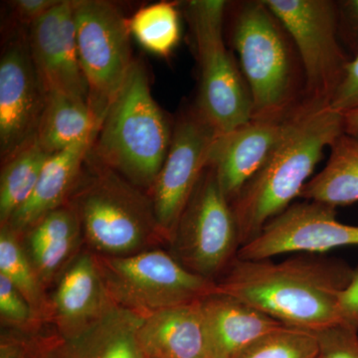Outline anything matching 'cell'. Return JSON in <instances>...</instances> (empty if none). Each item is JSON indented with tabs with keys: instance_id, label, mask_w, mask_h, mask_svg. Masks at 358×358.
<instances>
[{
	"instance_id": "27",
	"label": "cell",
	"mask_w": 358,
	"mask_h": 358,
	"mask_svg": "<svg viewBox=\"0 0 358 358\" xmlns=\"http://www.w3.org/2000/svg\"><path fill=\"white\" fill-rule=\"evenodd\" d=\"M319 343L313 331L284 327L259 338L237 358H317Z\"/></svg>"
},
{
	"instance_id": "25",
	"label": "cell",
	"mask_w": 358,
	"mask_h": 358,
	"mask_svg": "<svg viewBox=\"0 0 358 358\" xmlns=\"http://www.w3.org/2000/svg\"><path fill=\"white\" fill-rule=\"evenodd\" d=\"M0 275L24 296L40 324H46L49 296L26 254L20 235L7 225L0 230Z\"/></svg>"
},
{
	"instance_id": "12",
	"label": "cell",
	"mask_w": 358,
	"mask_h": 358,
	"mask_svg": "<svg viewBox=\"0 0 358 358\" xmlns=\"http://www.w3.org/2000/svg\"><path fill=\"white\" fill-rule=\"evenodd\" d=\"M358 246V226L339 222L336 207L303 200L272 219L238 252L242 260H265L282 254H324Z\"/></svg>"
},
{
	"instance_id": "6",
	"label": "cell",
	"mask_w": 358,
	"mask_h": 358,
	"mask_svg": "<svg viewBox=\"0 0 358 358\" xmlns=\"http://www.w3.org/2000/svg\"><path fill=\"white\" fill-rule=\"evenodd\" d=\"M228 2L192 0L185 3L199 66V91L195 107L218 134L251 122L252 103L241 69L224 41Z\"/></svg>"
},
{
	"instance_id": "19",
	"label": "cell",
	"mask_w": 358,
	"mask_h": 358,
	"mask_svg": "<svg viewBox=\"0 0 358 358\" xmlns=\"http://www.w3.org/2000/svg\"><path fill=\"white\" fill-rule=\"evenodd\" d=\"M21 236L42 287L56 281L81 253V223L69 203L49 212Z\"/></svg>"
},
{
	"instance_id": "21",
	"label": "cell",
	"mask_w": 358,
	"mask_h": 358,
	"mask_svg": "<svg viewBox=\"0 0 358 358\" xmlns=\"http://www.w3.org/2000/svg\"><path fill=\"white\" fill-rule=\"evenodd\" d=\"M95 136L51 155L42 169L32 194L6 225L21 236L49 212L67 203L83 173Z\"/></svg>"
},
{
	"instance_id": "31",
	"label": "cell",
	"mask_w": 358,
	"mask_h": 358,
	"mask_svg": "<svg viewBox=\"0 0 358 358\" xmlns=\"http://www.w3.org/2000/svg\"><path fill=\"white\" fill-rule=\"evenodd\" d=\"M338 308L343 324L358 331V268L339 296Z\"/></svg>"
},
{
	"instance_id": "1",
	"label": "cell",
	"mask_w": 358,
	"mask_h": 358,
	"mask_svg": "<svg viewBox=\"0 0 358 358\" xmlns=\"http://www.w3.org/2000/svg\"><path fill=\"white\" fill-rule=\"evenodd\" d=\"M353 270L324 254H294L280 262L236 258L216 285L219 293L234 296L286 326L315 333L343 324L339 296Z\"/></svg>"
},
{
	"instance_id": "30",
	"label": "cell",
	"mask_w": 358,
	"mask_h": 358,
	"mask_svg": "<svg viewBox=\"0 0 358 358\" xmlns=\"http://www.w3.org/2000/svg\"><path fill=\"white\" fill-rule=\"evenodd\" d=\"M329 107L343 115L358 110V51L346 66L345 76L334 93Z\"/></svg>"
},
{
	"instance_id": "11",
	"label": "cell",
	"mask_w": 358,
	"mask_h": 358,
	"mask_svg": "<svg viewBox=\"0 0 358 358\" xmlns=\"http://www.w3.org/2000/svg\"><path fill=\"white\" fill-rule=\"evenodd\" d=\"M217 134L195 106L181 110L174 122L166 159L148 192L166 244H171L179 219L208 166Z\"/></svg>"
},
{
	"instance_id": "23",
	"label": "cell",
	"mask_w": 358,
	"mask_h": 358,
	"mask_svg": "<svg viewBox=\"0 0 358 358\" xmlns=\"http://www.w3.org/2000/svg\"><path fill=\"white\" fill-rule=\"evenodd\" d=\"M324 169L310 179L300 199L329 206L358 202V140L343 133L331 145Z\"/></svg>"
},
{
	"instance_id": "17",
	"label": "cell",
	"mask_w": 358,
	"mask_h": 358,
	"mask_svg": "<svg viewBox=\"0 0 358 358\" xmlns=\"http://www.w3.org/2000/svg\"><path fill=\"white\" fill-rule=\"evenodd\" d=\"M293 117L282 122L251 121L229 133L217 134L208 166L215 171L230 204L288 133Z\"/></svg>"
},
{
	"instance_id": "2",
	"label": "cell",
	"mask_w": 358,
	"mask_h": 358,
	"mask_svg": "<svg viewBox=\"0 0 358 358\" xmlns=\"http://www.w3.org/2000/svg\"><path fill=\"white\" fill-rule=\"evenodd\" d=\"M343 133V115L331 107L303 106L294 115L288 133L231 204L241 247L300 197L324 148Z\"/></svg>"
},
{
	"instance_id": "24",
	"label": "cell",
	"mask_w": 358,
	"mask_h": 358,
	"mask_svg": "<svg viewBox=\"0 0 358 358\" xmlns=\"http://www.w3.org/2000/svg\"><path fill=\"white\" fill-rule=\"evenodd\" d=\"M50 157L35 140L2 162L0 174L1 226L8 223L14 213L29 199Z\"/></svg>"
},
{
	"instance_id": "32",
	"label": "cell",
	"mask_w": 358,
	"mask_h": 358,
	"mask_svg": "<svg viewBox=\"0 0 358 358\" xmlns=\"http://www.w3.org/2000/svg\"><path fill=\"white\" fill-rule=\"evenodd\" d=\"M60 0H16L10 2V6L13 7L16 18L29 27L32 23L57 6Z\"/></svg>"
},
{
	"instance_id": "35",
	"label": "cell",
	"mask_w": 358,
	"mask_h": 358,
	"mask_svg": "<svg viewBox=\"0 0 358 358\" xmlns=\"http://www.w3.org/2000/svg\"><path fill=\"white\" fill-rule=\"evenodd\" d=\"M343 131L358 140V110L343 115Z\"/></svg>"
},
{
	"instance_id": "20",
	"label": "cell",
	"mask_w": 358,
	"mask_h": 358,
	"mask_svg": "<svg viewBox=\"0 0 358 358\" xmlns=\"http://www.w3.org/2000/svg\"><path fill=\"white\" fill-rule=\"evenodd\" d=\"M201 301L143 317L138 341L145 358H207Z\"/></svg>"
},
{
	"instance_id": "22",
	"label": "cell",
	"mask_w": 358,
	"mask_h": 358,
	"mask_svg": "<svg viewBox=\"0 0 358 358\" xmlns=\"http://www.w3.org/2000/svg\"><path fill=\"white\" fill-rule=\"evenodd\" d=\"M100 124L87 101L51 93L47 96L35 140L47 155H53L95 136Z\"/></svg>"
},
{
	"instance_id": "4",
	"label": "cell",
	"mask_w": 358,
	"mask_h": 358,
	"mask_svg": "<svg viewBox=\"0 0 358 358\" xmlns=\"http://www.w3.org/2000/svg\"><path fill=\"white\" fill-rule=\"evenodd\" d=\"M173 128L152 95L145 65L134 60L103 115L89 157L148 193L166 159Z\"/></svg>"
},
{
	"instance_id": "26",
	"label": "cell",
	"mask_w": 358,
	"mask_h": 358,
	"mask_svg": "<svg viewBox=\"0 0 358 358\" xmlns=\"http://www.w3.org/2000/svg\"><path fill=\"white\" fill-rule=\"evenodd\" d=\"M129 31L148 52L167 56L181 37L180 20L176 6L159 2L140 9L129 20Z\"/></svg>"
},
{
	"instance_id": "33",
	"label": "cell",
	"mask_w": 358,
	"mask_h": 358,
	"mask_svg": "<svg viewBox=\"0 0 358 358\" xmlns=\"http://www.w3.org/2000/svg\"><path fill=\"white\" fill-rule=\"evenodd\" d=\"M338 7L339 31L358 47V0L339 2Z\"/></svg>"
},
{
	"instance_id": "3",
	"label": "cell",
	"mask_w": 358,
	"mask_h": 358,
	"mask_svg": "<svg viewBox=\"0 0 358 358\" xmlns=\"http://www.w3.org/2000/svg\"><path fill=\"white\" fill-rule=\"evenodd\" d=\"M232 20V43L251 96V121L291 119L306 103L305 73L293 39L264 0L240 2Z\"/></svg>"
},
{
	"instance_id": "5",
	"label": "cell",
	"mask_w": 358,
	"mask_h": 358,
	"mask_svg": "<svg viewBox=\"0 0 358 358\" xmlns=\"http://www.w3.org/2000/svg\"><path fill=\"white\" fill-rule=\"evenodd\" d=\"M67 203L81 223L84 243L96 256H131L166 244L148 193L89 154Z\"/></svg>"
},
{
	"instance_id": "16",
	"label": "cell",
	"mask_w": 358,
	"mask_h": 358,
	"mask_svg": "<svg viewBox=\"0 0 358 358\" xmlns=\"http://www.w3.org/2000/svg\"><path fill=\"white\" fill-rule=\"evenodd\" d=\"M114 307L95 254L85 250L59 278L49 296L46 324L69 338L82 333Z\"/></svg>"
},
{
	"instance_id": "14",
	"label": "cell",
	"mask_w": 358,
	"mask_h": 358,
	"mask_svg": "<svg viewBox=\"0 0 358 358\" xmlns=\"http://www.w3.org/2000/svg\"><path fill=\"white\" fill-rule=\"evenodd\" d=\"M143 317L115 306L82 333L63 336L43 326L29 333L11 331L26 358H145L138 331Z\"/></svg>"
},
{
	"instance_id": "18",
	"label": "cell",
	"mask_w": 358,
	"mask_h": 358,
	"mask_svg": "<svg viewBox=\"0 0 358 358\" xmlns=\"http://www.w3.org/2000/svg\"><path fill=\"white\" fill-rule=\"evenodd\" d=\"M201 305L207 358H237L259 338L288 327L219 292L202 299Z\"/></svg>"
},
{
	"instance_id": "10",
	"label": "cell",
	"mask_w": 358,
	"mask_h": 358,
	"mask_svg": "<svg viewBox=\"0 0 358 358\" xmlns=\"http://www.w3.org/2000/svg\"><path fill=\"white\" fill-rule=\"evenodd\" d=\"M73 9L89 103L102 121L134 62L129 20L114 4L103 0H76Z\"/></svg>"
},
{
	"instance_id": "7",
	"label": "cell",
	"mask_w": 358,
	"mask_h": 358,
	"mask_svg": "<svg viewBox=\"0 0 358 358\" xmlns=\"http://www.w3.org/2000/svg\"><path fill=\"white\" fill-rule=\"evenodd\" d=\"M110 298L143 317L217 293L212 280L194 274L157 248L127 257L96 256Z\"/></svg>"
},
{
	"instance_id": "28",
	"label": "cell",
	"mask_w": 358,
	"mask_h": 358,
	"mask_svg": "<svg viewBox=\"0 0 358 358\" xmlns=\"http://www.w3.org/2000/svg\"><path fill=\"white\" fill-rule=\"evenodd\" d=\"M0 317L2 322L22 333L42 327L24 296L2 275H0Z\"/></svg>"
},
{
	"instance_id": "13",
	"label": "cell",
	"mask_w": 358,
	"mask_h": 358,
	"mask_svg": "<svg viewBox=\"0 0 358 358\" xmlns=\"http://www.w3.org/2000/svg\"><path fill=\"white\" fill-rule=\"evenodd\" d=\"M47 96L33 65L27 32H18L0 58L1 162L35 141Z\"/></svg>"
},
{
	"instance_id": "29",
	"label": "cell",
	"mask_w": 358,
	"mask_h": 358,
	"mask_svg": "<svg viewBox=\"0 0 358 358\" xmlns=\"http://www.w3.org/2000/svg\"><path fill=\"white\" fill-rule=\"evenodd\" d=\"M319 343L317 358H358V331L338 324L315 331Z\"/></svg>"
},
{
	"instance_id": "9",
	"label": "cell",
	"mask_w": 358,
	"mask_h": 358,
	"mask_svg": "<svg viewBox=\"0 0 358 358\" xmlns=\"http://www.w3.org/2000/svg\"><path fill=\"white\" fill-rule=\"evenodd\" d=\"M169 245L186 268L214 282L236 260L241 248L236 218L211 166L202 174Z\"/></svg>"
},
{
	"instance_id": "34",
	"label": "cell",
	"mask_w": 358,
	"mask_h": 358,
	"mask_svg": "<svg viewBox=\"0 0 358 358\" xmlns=\"http://www.w3.org/2000/svg\"><path fill=\"white\" fill-rule=\"evenodd\" d=\"M0 358H26L22 345L11 331L1 334Z\"/></svg>"
},
{
	"instance_id": "15",
	"label": "cell",
	"mask_w": 358,
	"mask_h": 358,
	"mask_svg": "<svg viewBox=\"0 0 358 358\" xmlns=\"http://www.w3.org/2000/svg\"><path fill=\"white\" fill-rule=\"evenodd\" d=\"M33 65L47 94L89 102V88L78 56L73 1L60 2L28 27Z\"/></svg>"
},
{
	"instance_id": "8",
	"label": "cell",
	"mask_w": 358,
	"mask_h": 358,
	"mask_svg": "<svg viewBox=\"0 0 358 358\" xmlns=\"http://www.w3.org/2000/svg\"><path fill=\"white\" fill-rule=\"evenodd\" d=\"M285 26L300 56L305 106L329 107L350 62L339 43L338 3L331 0H264Z\"/></svg>"
}]
</instances>
